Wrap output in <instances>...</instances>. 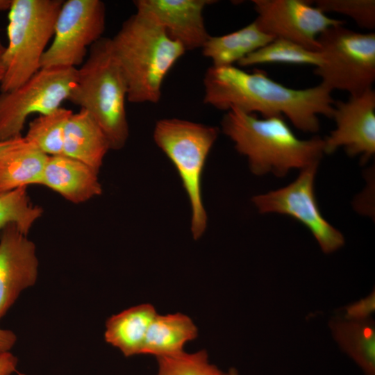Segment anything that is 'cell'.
Masks as SVG:
<instances>
[{"label": "cell", "instance_id": "obj_19", "mask_svg": "<svg viewBox=\"0 0 375 375\" xmlns=\"http://www.w3.org/2000/svg\"><path fill=\"white\" fill-rule=\"evenodd\" d=\"M48 158L23 136L0 158V194L40 185Z\"/></svg>", "mask_w": 375, "mask_h": 375}, {"label": "cell", "instance_id": "obj_16", "mask_svg": "<svg viewBox=\"0 0 375 375\" xmlns=\"http://www.w3.org/2000/svg\"><path fill=\"white\" fill-rule=\"evenodd\" d=\"M109 150L108 140L94 117L84 109L72 112L65 126L63 155L99 172Z\"/></svg>", "mask_w": 375, "mask_h": 375}, {"label": "cell", "instance_id": "obj_22", "mask_svg": "<svg viewBox=\"0 0 375 375\" xmlns=\"http://www.w3.org/2000/svg\"><path fill=\"white\" fill-rule=\"evenodd\" d=\"M323 62L322 55L301 45L283 38H274L271 42L249 54L238 65L248 67L266 63L310 65L315 67Z\"/></svg>", "mask_w": 375, "mask_h": 375}, {"label": "cell", "instance_id": "obj_5", "mask_svg": "<svg viewBox=\"0 0 375 375\" xmlns=\"http://www.w3.org/2000/svg\"><path fill=\"white\" fill-rule=\"evenodd\" d=\"M219 134L217 127L178 118L158 120L153 138L176 167L191 206L190 230L200 239L207 227L201 195V176L207 157Z\"/></svg>", "mask_w": 375, "mask_h": 375}, {"label": "cell", "instance_id": "obj_12", "mask_svg": "<svg viewBox=\"0 0 375 375\" xmlns=\"http://www.w3.org/2000/svg\"><path fill=\"white\" fill-rule=\"evenodd\" d=\"M335 128L324 138V153L342 147L349 156L367 162L375 154V91L373 88L347 101H335Z\"/></svg>", "mask_w": 375, "mask_h": 375}, {"label": "cell", "instance_id": "obj_33", "mask_svg": "<svg viewBox=\"0 0 375 375\" xmlns=\"http://www.w3.org/2000/svg\"><path fill=\"white\" fill-rule=\"evenodd\" d=\"M224 375H240V374L235 368H230L228 372L224 373Z\"/></svg>", "mask_w": 375, "mask_h": 375}, {"label": "cell", "instance_id": "obj_11", "mask_svg": "<svg viewBox=\"0 0 375 375\" xmlns=\"http://www.w3.org/2000/svg\"><path fill=\"white\" fill-rule=\"evenodd\" d=\"M254 20L265 33L283 38L307 49L319 51V35L327 28L344 25V20L328 17L306 0H253Z\"/></svg>", "mask_w": 375, "mask_h": 375}, {"label": "cell", "instance_id": "obj_18", "mask_svg": "<svg viewBox=\"0 0 375 375\" xmlns=\"http://www.w3.org/2000/svg\"><path fill=\"white\" fill-rule=\"evenodd\" d=\"M157 314L153 305L142 303L111 316L106 323V342L126 357L142 354L149 327Z\"/></svg>", "mask_w": 375, "mask_h": 375}, {"label": "cell", "instance_id": "obj_6", "mask_svg": "<svg viewBox=\"0 0 375 375\" xmlns=\"http://www.w3.org/2000/svg\"><path fill=\"white\" fill-rule=\"evenodd\" d=\"M62 0H12L8 10L1 92L21 85L41 68L47 44L53 36Z\"/></svg>", "mask_w": 375, "mask_h": 375}, {"label": "cell", "instance_id": "obj_15", "mask_svg": "<svg viewBox=\"0 0 375 375\" xmlns=\"http://www.w3.org/2000/svg\"><path fill=\"white\" fill-rule=\"evenodd\" d=\"M99 172L65 155L49 156L40 185L80 203L101 194Z\"/></svg>", "mask_w": 375, "mask_h": 375}, {"label": "cell", "instance_id": "obj_30", "mask_svg": "<svg viewBox=\"0 0 375 375\" xmlns=\"http://www.w3.org/2000/svg\"><path fill=\"white\" fill-rule=\"evenodd\" d=\"M23 136L6 140L0 142V158L10 148H12L13 146H15L16 144L19 142V141L22 139Z\"/></svg>", "mask_w": 375, "mask_h": 375}, {"label": "cell", "instance_id": "obj_13", "mask_svg": "<svg viewBox=\"0 0 375 375\" xmlns=\"http://www.w3.org/2000/svg\"><path fill=\"white\" fill-rule=\"evenodd\" d=\"M38 276L35 244L15 224L0 231V319Z\"/></svg>", "mask_w": 375, "mask_h": 375}, {"label": "cell", "instance_id": "obj_25", "mask_svg": "<svg viewBox=\"0 0 375 375\" xmlns=\"http://www.w3.org/2000/svg\"><path fill=\"white\" fill-rule=\"evenodd\" d=\"M156 360V375H224L225 373L210 362L204 349L159 357Z\"/></svg>", "mask_w": 375, "mask_h": 375}, {"label": "cell", "instance_id": "obj_32", "mask_svg": "<svg viewBox=\"0 0 375 375\" xmlns=\"http://www.w3.org/2000/svg\"><path fill=\"white\" fill-rule=\"evenodd\" d=\"M12 3V0H0V12L9 10Z\"/></svg>", "mask_w": 375, "mask_h": 375}, {"label": "cell", "instance_id": "obj_27", "mask_svg": "<svg viewBox=\"0 0 375 375\" xmlns=\"http://www.w3.org/2000/svg\"><path fill=\"white\" fill-rule=\"evenodd\" d=\"M375 311L374 290L367 297L345 307L344 319L364 321L370 319Z\"/></svg>", "mask_w": 375, "mask_h": 375}, {"label": "cell", "instance_id": "obj_7", "mask_svg": "<svg viewBox=\"0 0 375 375\" xmlns=\"http://www.w3.org/2000/svg\"><path fill=\"white\" fill-rule=\"evenodd\" d=\"M322 64L314 74L330 91L341 90L349 96L372 88L375 81V33H360L338 25L317 38Z\"/></svg>", "mask_w": 375, "mask_h": 375}, {"label": "cell", "instance_id": "obj_24", "mask_svg": "<svg viewBox=\"0 0 375 375\" xmlns=\"http://www.w3.org/2000/svg\"><path fill=\"white\" fill-rule=\"evenodd\" d=\"M42 212L41 207L31 202L26 187L1 194L0 231L9 224H15L27 235Z\"/></svg>", "mask_w": 375, "mask_h": 375}, {"label": "cell", "instance_id": "obj_21", "mask_svg": "<svg viewBox=\"0 0 375 375\" xmlns=\"http://www.w3.org/2000/svg\"><path fill=\"white\" fill-rule=\"evenodd\" d=\"M330 328L340 347L361 368L364 375H375V326L372 319H333Z\"/></svg>", "mask_w": 375, "mask_h": 375}, {"label": "cell", "instance_id": "obj_2", "mask_svg": "<svg viewBox=\"0 0 375 375\" xmlns=\"http://www.w3.org/2000/svg\"><path fill=\"white\" fill-rule=\"evenodd\" d=\"M221 127L236 151L247 158L250 171L256 176L273 174L284 177L292 169L319 164L325 153L324 138L299 139L283 117L259 118L232 108L223 116Z\"/></svg>", "mask_w": 375, "mask_h": 375}, {"label": "cell", "instance_id": "obj_26", "mask_svg": "<svg viewBox=\"0 0 375 375\" xmlns=\"http://www.w3.org/2000/svg\"><path fill=\"white\" fill-rule=\"evenodd\" d=\"M315 4L324 13L333 12L350 17L362 28H375L374 0H317Z\"/></svg>", "mask_w": 375, "mask_h": 375}, {"label": "cell", "instance_id": "obj_9", "mask_svg": "<svg viewBox=\"0 0 375 375\" xmlns=\"http://www.w3.org/2000/svg\"><path fill=\"white\" fill-rule=\"evenodd\" d=\"M105 27L106 6L102 1H63L56 20L53 41L42 58L41 68L81 65L88 49L103 38Z\"/></svg>", "mask_w": 375, "mask_h": 375}, {"label": "cell", "instance_id": "obj_1", "mask_svg": "<svg viewBox=\"0 0 375 375\" xmlns=\"http://www.w3.org/2000/svg\"><path fill=\"white\" fill-rule=\"evenodd\" d=\"M203 103L220 110L236 108L262 117H286L302 132L319 130V115L332 119L335 101L321 83L306 89L285 86L262 70L234 65L210 67L204 74Z\"/></svg>", "mask_w": 375, "mask_h": 375}, {"label": "cell", "instance_id": "obj_20", "mask_svg": "<svg viewBox=\"0 0 375 375\" xmlns=\"http://www.w3.org/2000/svg\"><path fill=\"white\" fill-rule=\"evenodd\" d=\"M274 39L253 21L230 33L210 36L201 51L203 56L212 60V66H232Z\"/></svg>", "mask_w": 375, "mask_h": 375}, {"label": "cell", "instance_id": "obj_10", "mask_svg": "<svg viewBox=\"0 0 375 375\" xmlns=\"http://www.w3.org/2000/svg\"><path fill=\"white\" fill-rule=\"evenodd\" d=\"M319 164L300 170L288 185L252 197L260 213L290 216L304 225L324 253H331L344 244V238L322 215L315 194V178Z\"/></svg>", "mask_w": 375, "mask_h": 375}, {"label": "cell", "instance_id": "obj_4", "mask_svg": "<svg viewBox=\"0 0 375 375\" xmlns=\"http://www.w3.org/2000/svg\"><path fill=\"white\" fill-rule=\"evenodd\" d=\"M127 83L113 53L110 38H101L89 49L68 101L87 110L106 135L110 149H122L128 138L126 110Z\"/></svg>", "mask_w": 375, "mask_h": 375}, {"label": "cell", "instance_id": "obj_17", "mask_svg": "<svg viewBox=\"0 0 375 375\" xmlns=\"http://www.w3.org/2000/svg\"><path fill=\"white\" fill-rule=\"evenodd\" d=\"M198 333L197 325L188 315L181 312L158 313L149 327L142 354L156 358L179 354Z\"/></svg>", "mask_w": 375, "mask_h": 375}, {"label": "cell", "instance_id": "obj_14", "mask_svg": "<svg viewBox=\"0 0 375 375\" xmlns=\"http://www.w3.org/2000/svg\"><path fill=\"white\" fill-rule=\"evenodd\" d=\"M212 0H136V12L144 14L167 35L179 42L185 51L201 49L210 36L203 15Z\"/></svg>", "mask_w": 375, "mask_h": 375}, {"label": "cell", "instance_id": "obj_34", "mask_svg": "<svg viewBox=\"0 0 375 375\" xmlns=\"http://www.w3.org/2000/svg\"><path fill=\"white\" fill-rule=\"evenodd\" d=\"M18 375H25V374L20 373V374H18Z\"/></svg>", "mask_w": 375, "mask_h": 375}, {"label": "cell", "instance_id": "obj_8", "mask_svg": "<svg viewBox=\"0 0 375 375\" xmlns=\"http://www.w3.org/2000/svg\"><path fill=\"white\" fill-rule=\"evenodd\" d=\"M73 67L41 68L21 85L0 93V142L22 135L32 114H47L68 100L76 79Z\"/></svg>", "mask_w": 375, "mask_h": 375}, {"label": "cell", "instance_id": "obj_31", "mask_svg": "<svg viewBox=\"0 0 375 375\" xmlns=\"http://www.w3.org/2000/svg\"><path fill=\"white\" fill-rule=\"evenodd\" d=\"M5 50L6 46L2 43L0 39V85L3 81L6 69L3 60Z\"/></svg>", "mask_w": 375, "mask_h": 375}, {"label": "cell", "instance_id": "obj_3", "mask_svg": "<svg viewBox=\"0 0 375 375\" xmlns=\"http://www.w3.org/2000/svg\"><path fill=\"white\" fill-rule=\"evenodd\" d=\"M128 87V101L157 103L167 74L186 51L149 17L136 12L110 38Z\"/></svg>", "mask_w": 375, "mask_h": 375}, {"label": "cell", "instance_id": "obj_28", "mask_svg": "<svg viewBox=\"0 0 375 375\" xmlns=\"http://www.w3.org/2000/svg\"><path fill=\"white\" fill-rule=\"evenodd\" d=\"M17 358L10 351L0 353V375H12L17 371Z\"/></svg>", "mask_w": 375, "mask_h": 375}, {"label": "cell", "instance_id": "obj_23", "mask_svg": "<svg viewBox=\"0 0 375 375\" xmlns=\"http://www.w3.org/2000/svg\"><path fill=\"white\" fill-rule=\"evenodd\" d=\"M72 112L59 107L39 115L29 123L25 140L49 156L63 155L65 126Z\"/></svg>", "mask_w": 375, "mask_h": 375}, {"label": "cell", "instance_id": "obj_29", "mask_svg": "<svg viewBox=\"0 0 375 375\" xmlns=\"http://www.w3.org/2000/svg\"><path fill=\"white\" fill-rule=\"evenodd\" d=\"M16 341L17 336L13 331L0 328V353L10 351Z\"/></svg>", "mask_w": 375, "mask_h": 375}]
</instances>
